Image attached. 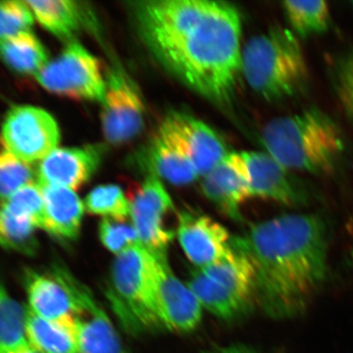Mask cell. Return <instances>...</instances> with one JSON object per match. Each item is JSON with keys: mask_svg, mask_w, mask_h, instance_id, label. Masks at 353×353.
Listing matches in <instances>:
<instances>
[{"mask_svg": "<svg viewBox=\"0 0 353 353\" xmlns=\"http://www.w3.org/2000/svg\"><path fill=\"white\" fill-rule=\"evenodd\" d=\"M137 32L152 57L185 87L219 106L233 101L241 74L238 8L213 0L132 4Z\"/></svg>", "mask_w": 353, "mask_h": 353, "instance_id": "cell-1", "label": "cell"}, {"mask_svg": "<svg viewBox=\"0 0 353 353\" xmlns=\"http://www.w3.org/2000/svg\"><path fill=\"white\" fill-rule=\"evenodd\" d=\"M233 245L252 260L256 299L273 318L299 314L327 276V226L317 214H285L257 223Z\"/></svg>", "mask_w": 353, "mask_h": 353, "instance_id": "cell-2", "label": "cell"}, {"mask_svg": "<svg viewBox=\"0 0 353 353\" xmlns=\"http://www.w3.org/2000/svg\"><path fill=\"white\" fill-rule=\"evenodd\" d=\"M261 143L265 152L289 170L320 176L333 173L345 150L341 128L315 106L269 121Z\"/></svg>", "mask_w": 353, "mask_h": 353, "instance_id": "cell-3", "label": "cell"}, {"mask_svg": "<svg viewBox=\"0 0 353 353\" xmlns=\"http://www.w3.org/2000/svg\"><path fill=\"white\" fill-rule=\"evenodd\" d=\"M241 74L255 94L275 103L294 99L308 87L309 71L303 46L287 28H271L245 43Z\"/></svg>", "mask_w": 353, "mask_h": 353, "instance_id": "cell-4", "label": "cell"}, {"mask_svg": "<svg viewBox=\"0 0 353 353\" xmlns=\"http://www.w3.org/2000/svg\"><path fill=\"white\" fill-rule=\"evenodd\" d=\"M152 262V253L141 243L114 260L111 297L123 321L132 328L160 324L153 305Z\"/></svg>", "mask_w": 353, "mask_h": 353, "instance_id": "cell-5", "label": "cell"}, {"mask_svg": "<svg viewBox=\"0 0 353 353\" xmlns=\"http://www.w3.org/2000/svg\"><path fill=\"white\" fill-rule=\"evenodd\" d=\"M34 79L51 94L73 101L101 102L105 94V75L101 62L77 41L67 43Z\"/></svg>", "mask_w": 353, "mask_h": 353, "instance_id": "cell-6", "label": "cell"}, {"mask_svg": "<svg viewBox=\"0 0 353 353\" xmlns=\"http://www.w3.org/2000/svg\"><path fill=\"white\" fill-rule=\"evenodd\" d=\"M0 134L16 157L29 165L43 161L61 139L57 119L46 109L28 104L9 109Z\"/></svg>", "mask_w": 353, "mask_h": 353, "instance_id": "cell-7", "label": "cell"}, {"mask_svg": "<svg viewBox=\"0 0 353 353\" xmlns=\"http://www.w3.org/2000/svg\"><path fill=\"white\" fill-rule=\"evenodd\" d=\"M101 101V125L104 137L112 145H122L143 131L145 103L139 88L122 69L109 68Z\"/></svg>", "mask_w": 353, "mask_h": 353, "instance_id": "cell-8", "label": "cell"}, {"mask_svg": "<svg viewBox=\"0 0 353 353\" xmlns=\"http://www.w3.org/2000/svg\"><path fill=\"white\" fill-rule=\"evenodd\" d=\"M152 297L160 324L188 333L201 324L202 307L189 285L173 273L167 255H153Z\"/></svg>", "mask_w": 353, "mask_h": 353, "instance_id": "cell-9", "label": "cell"}, {"mask_svg": "<svg viewBox=\"0 0 353 353\" xmlns=\"http://www.w3.org/2000/svg\"><path fill=\"white\" fill-rule=\"evenodd\" d=\"M130 201L132 226L141 245L153 255H167L174 232L166 227L165 219L174 204L163 183L150 174Z\"/></svg>", "mask_w": 353, "mask_h": 353, "instance_id": "cell-10", "label": "cell"}, {"mask_svg": "<svg viewBox=\"0 0 353 353\" xmlns=\"http://www.w3.org/2000/svg\"><path fill=\"white\" fill-rule=\"evenodd\" d=\"M74 301V331L79 353H126L110 318L94 294L65 270Z\"/></svg>", "mask_w": 353, "mask_h": 353, "instance_id": "cell-11", "label": "cell"}, {"mask_svg": "<svg viewBox=\"0 0 353 353\" xmlns=\"http://www.w3.org/2000/svg\"><path fill=\"white\" fill-rule=\"evenodd\" d=\"M250 196L299 208L307 203L310 194L305 183L265 152H243Z\"/></svg>", "mask_w": 353, "mask_h": 353, "instance_id": "cell-12", "label": "cell"}, {"mask_svg": "<svg viewBox=\"0 0 353 353\" xmlns=\"http://www.w3.org/2000/svg\"><path fill=\"white\" fill-rule=\"evenodd\" d=\"M176 236L185 256L199 269L226 259L234 250L226 228L208 215L180 213Z\"/></svg>", "mask_w": 353, "mask_h": 353, "instance_id": "cell-13", "label": "cell"}, {"mask_svg": "<svg viewBox=\"0 0 353 353\" xmlns=\"http://www.w3.org/2000/svg\"><path fill=\"white\" fill-rule=\"evenodd\" d=\"M103 148L88 145L80 148H57L39 162L37 182L77 190L92 179L101 166Z\"/></svg>", "mask_w": 353, "mask_h": 353, "instance_id": "cell-14", "label": "cell"}, {"mask_svg": "<svg viewBox=\"0 0 353 353\" xmlns=\"http://www.w3.org/2000/svg\"><path fill=\"white\" fill-rule=\"evenodd\" d=\"M201 189L221 212L233 220H241V206L252 199L243 152H229L214 169L203 176Z\"/></svg>", "mask_w": 353, "mask_h": 353, "instance_id": "cell-15", "label": "cell"}, {"mask_svg": "<svg viewBox=\"0 0 353 353\" xmlns=\"http://www.w3.org/2000/svg\"><path fill=\"white\" fill-rule=\"evenodd\" d=\"M163 123L179 139L199 176H205L229 154L219 134L190 114L173 111Z\"/></svg>", "mask_w": 353, "mask_h": 353, "instance_id": "cell-16", "label": "cell"}, {"mask_svg": "<svg viewBox=\"0 0 353 353\" xmlns=\"http://www.w3.org/2000/svg\"><path fill=\"white\" fill-rule=\"evenodd\" d=\"M26 290L29 299L28 309L39 317L74 331L75 305L64 268L57 267L52 273L29 272L26 277Z\"/></svg>", "mask_w": 353, "mask_h": 353, "instance_id": "cell-17", "label": "cell"}, {"mask_svg": "<svg viewBox=\"0 0 353 353\" xmlns=\"http://www.w3.org/2000/svg\"><path fill=\"white\" fill-rule=\"evenodd\" d=\"M148 161L150 174L173 185H189L199 176L180 141L165 123L150 141Z\"/></svg>", "mask_w": 353, "mask_h": 353, "instance_id": "cell-18", "label": "cell"}, {"mask_svg": "<svg viewBox=\"0 0 353 353\" xmlns=\"http://www.w3.org/2000/svg\"><path fill=\"white\" fill-rule=\"evenodd\" d=\"M44 201L43 230L48 234L73 241L80 234L85 204L76 190L54 185H41Z\"/></svg>", "mask_w": 353, "mask_h": 353, "instance_id": "cell-19", "label": "cell"}, {"mask_svg": "<svg viewBox=\"0 0 353 353\" xmlns=\"http://www.w3.org/2000/svg\"><path fill=\"white\" fill-rule=\"evenodd\" d=\"M28 6L39 24L60 41H75L83 28L90 24L87 8L71 0H29Z\"/></svg>", "mask_w": 353, "mask_h": 353, "instance_id": "cell-20", "label": "cell"}, {"mask_svg": "<svg viewBox=\"0 0 353 353\" xmlns=\"http://www.w3.org/2000/svg\"><path fill=\"white\" fill-rule=\"evenodd\" d=\"M0 59L13 71L36 76L48 65V50L32 31L0 39Z\"/></svg>", "mask_w": 353, "mask_h": 353, "instance_id": "cell-21", "label": "cell"}, {"mask_svg": "<svg viewBox=\"0 0 353 353\" xmlns=\"http://www.w3.org/2000/svg\"><path fill=\"white\" fill-rule=\"evenodd\" d=\"M187 285L194 292L201 307L221 319H233L245 312L250 306L201 270L192 274Z\"/></svg>", "mask_w": 353, "mask_h": 353, "instance_id": "cell-22", "label": "cell"}, {"mask_svg": "<svg viewBox=\"0 0 353 353\" xmlns=\"http://www.w3.org/2000/svg\"><path fill=\"white\" fill-rule=\"evenodd\" d=\"M26 332L30 345L39 353H79L73 330L39 317L30 309Z\"/></svg>", "mask_w": 353, "mask_h": 353, "instance_id": "cell-23", "label": "cell"}, {"mask_svg": "<svg viewBox=\"0 0 353 353\" xmlns=\"http://www.w3.org/2000/svg\"><path fill=\"white\" fill-rule=\"evenodd\" d=\"M282 9L290 31L299 39L323 34L329 29L331 11L326 1L288 0L283 2Z\"/></svg>", "mask_w": 353, "mask_h": 353, "instance_id": "cell-24", "label": "cell"}, {"mask_svg": "<svg viewBox=\"0 0 353 353\" xmlns=\"http://www.w3.org/2000/svg\"><path fill=\"white\" fill-rule=\"evenodd\" d=\"M27 310L0 283V353L30 347L26 332Z\"/></svg>", "mask_w": 353, "mask_h": 353, "instance_id": "cell-25", "label": "cell"}, {"mask_svg": "<svg viewBox=\"0 0 353 353\" xmlns=\"http://www.w3.org/2000/svg\"><path fill=\"white\" fill-rule=\"evenodd\" d=\"M85 210L103 219L125 222L131 215V201L117 185H101L85 197Z\"/></svg>", "mask_w": 353, "mask_h": 353, "instance_id": "cell-26", "label": "cell"}, {"mask_svg": "<svg viewBox=\"0 0 353 353\" xmlns=\"http://www.w3.org/2000/svg\"><path fill=\"white\" fill-rule=\"evenodd\" d=\"M37 182V171L21 161L0 134V201L8 199L29 183Z\"/></svg>", "mask_w": 353, "mask_h": 353, "instance_id": "cell-27", "label": "cell"}, {"mask_svg": "<svg viewBox=\"0 0 353 353\" xmlns=\"http://www.w3.org/2000/svg\"><path fill=\"white\" fill-rule=\"evenodd\" d=\"M37 229L29 221L14 216L0 201V245L18 252H34L37 246Z\"/></svg>", "mask_w": 353, "mask_h": 353, "instance_id": "cell-28", "label": "cell"}, {"mask_svg": "<svg viewBox=\"0 0 353 353\" xmlns=\"http://www.w3.org/2000/svg\"><path fill=\"white\" fill-rule=\"evenodd\" d=\"M2 202L16 217L29 221L38 229H43L44 201L43 190L38 182L25 185Z\"/></svg>", "mask_w": 353, "mask_h": 353, "instance_id": "cell-29", "label": "cell"}, {"mask_svg": "<svg viewBox=\"0 0 353 353\" xmlns=\"http://www.w3.org/2000/svg\"><path fill=\"white\" fill-rule=\"evenodd\" d=\"M330 79L341 105L353 123V50L334 58Z\"/></svg>", "mask_w": 353, "mask_h": 353, "instance_id": "cell-30", "label": "cell"}, {"mask_svg": "<svg viewBox=\"0 0 353 353\" xmlns=\"http://www.w3.org/2000/svg\"><path fill=\"white\" fill-rule=\"evenodd\" d=\"M34 21V14L27 2L20 0L0 1V39L32 31Z\"/></svg>", "mask_w": 353, "mask_h": 353, "instance_id": "cell-31", "label": "cell"}, {"mask_svg": "<svg viewBox=\"0 0 353 353\" xmlns=\"http://www.w3.org/2000/svg\"><path fill=\"white\" fill-rule=\"evenodd\" d=\"M99 236L102 245L115 256L141 243L132 224L120 221L102 219L99 223Z\"/></svg>", "mask_w": 353, "mask_h": 353, "instance_id": "cell-32", "label": "cell"}, {"mask_svg": "<svg viewBox=\"0 0 353 353\" xmlns=\"http://www.w3.org/2000/svg\"><path fill=\"white\" fill-rule=\"evenodd\" d=\"M211 353H262L252 347L245 345H230L216 348Z\"/></svg>", "mask_w": 353, "mask_h": 353, "instance_id": "cell-33", "label": "cell"}, {"mask_svg": "<svg viewBox=\"0 0 353 353\" xmlns=\"http://www.w3.org/2000/svg\"><path fill=\"white\" fill-rule=\"evenodd\" d=\"M4 353H39L34 350V348L31 347V345L28 347L21 348V350H15V352H4Z\"/></svg>", "mask_w": 353, "mask_h": 353, "instance_id": "cell-34", "label": "cell"}, {"mask_svg": "<svg viewBox=\"0 0 353 353\" xmlns=\"http://www.w3.org/2000/svg\"><path fill=\"white\" fill-rule=\"evenodd\" d=\"M352 261H353V253H352Z\"/></svg>", "mask_w": 353, "mask_h": 353, "instance_id": "cell-35", "label": "cell"}, {"mask_svg": "<svg viewBox=\"0 0 353 353\" xmlns=\"http://www.w3.org/2000/svg\"><path fill=\"white\" fill-rule=\"evenodd\" d=\"M352 6H353V2H352Z\"/></svg>", "mask_w": 353, "mask_h": 353, "instance_id": "cell-36", "label": "cell"}]
</instances>
